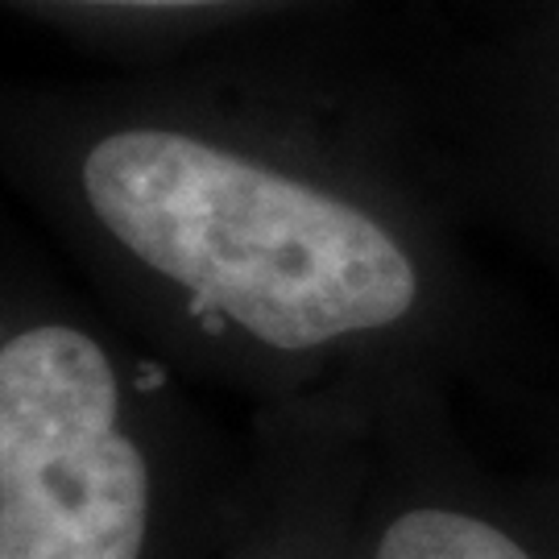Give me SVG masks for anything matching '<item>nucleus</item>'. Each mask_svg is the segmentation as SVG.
<instances>
[{"label":"nucleus","instance_id":"f257e3e1","mask_svg":"<svg viewBox=\"0 0 559 559\" xmlns=\"http://www.w3.org/2000/svg\"><path fill=\"white\" fill-rule=\"evenodd\" d=\"M83 195L133 258L274 348L390 328L419 295L373 216L187 133L96 141Z\"/></svg>","mask_w":559,"mask_h":559},{"label":"nucleus","instance_id":"f03ea898","mask_svg":"<svg viewBox=\"0 0 559 559\" xmlns=\"http://www.w3.org/2000/svg\"><path fill=\"white\" fill-rule=\"evenodd\" d=\"M150 468L96 340L38 323L0 344V559H141Z\"/></svg>","mask_w":559,"mask_h":559},{"label":"nucleus","instance_id":"7ed1b4c3","mask_svg":"<svg viewBox=\"0 0 559 559\" xmlns=\"http://www.w3.org/2000/svg\"><path fill=\"white\" fill-rule=\"evenodd\" d=\"M373 559H535L506 531L473 514L411 510L385 526Z\"/></svg>","mask_w":559,"mask_h":559},{"label":"nucleus","instance_id":"20e7f679","mask_svg":"<svg viewBox=\"0 0 559 559\" xmlns=\"http://www.w3.org/2000/svg\"><path fill=\"white\" fill-rule=\"evenodd\" d=\"M71 4H120V9H195V4H224V0H71Z\"/></svg>","mask_w":559,"mask_h":559}]
</instances>
